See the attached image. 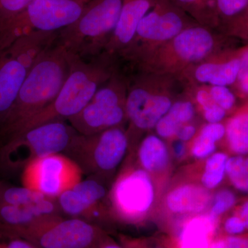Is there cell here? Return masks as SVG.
I'll list each match as a JSON object with an SVG mask.
<instances>
[{
  "mask_svg": "<svg viewBox=\"0 0 248 248\" xmlns=\"http://www.w3.org/2000/svg\"><path fill=\"white\" fill-rule=\"evenodd\" d=\"M56 200L60 212L71 218H79L98 225L97 222L102 221L104 217V208L92 203L73 187L65 191Z\"/></svg>",
  "mask_w": 248,
  "mask_h": 248,
  "instance_id": "ffe728a7",
  "label": "cell"
},
{
  "mask_svg": "<svg viewBox=\"0 0 248 248\" xmlns=\"http://www.w3.org/2000/svg\"><path fill=\"white\" fill-rule=\"evenodd\" d=\"M94 248H122V246H120V245L116 244L115 241H113V240H112L110 239V238H109L108 236V235L105 236V237L102 240V241H100V242L99 243V244H97V246H96Z\"/></svg>",
  "mask_w": 248,
  "mask_h": 248,
  "instance_id": "ab89813d",
  "label": "cell"
},
{
  "mask_svg": "<svg viewBox=\"0 0 248 248\" xmlns=\"http://www.w3.org/2000/svg\"><path fill=\"white\" fill-rule=\"evenodd\" d=\"M223 231L228 236H234L247 232L244 222L239 216L234 214L228 217L223 223Z\"/></svg>",
  "mask_w": 248,
  "mask_h": 248,
  "instance_id": "d590c367",
  "label": "cell"
},
{
  "mask_svg": "<svg viewBox=\"0 0 248 248\" xmlns=\"http://www.w3.org/2000/svg\"><path fill=\"white\" fill-rule=\"evenodd\" d=\"M186 149L184 142L179 141V140L175 142L174 143V146H173V152H174V155L178 159H181L185 155Z\"/></svg>",
  "mask_w": 248,
  "mask_h": 248,
  "instance_id": "60d3db41",
  "label": "cell"
},
{
  "mask_svg": "<svg viewBox=\"0 0 248 248\" xmlns=\"http://www.w3.org/2000/svg\"><path fill=\"white\" fill-rule=\"evenodd\" d=\"M218 26L241 14L248 6V0H215Z\"/></svg>",
  "mask_w": 248,
  "mask_h": 248,
  "instance_id": "f546056e",
  "label": "cell"
},
{
  "mask_svg": "<svg viewBox=\"0 0 248 248\" xmlns=\"http://www.w3.org/2000/svg\"><path fill=\"white\" fill-rule=\"evenodd\" d=\"M228 112L223 110L218 105L203 111L204 119L208 122V123H220L226 117Z\"/></svg>",
  "mask_w": 248,
  "mask_h": 248,
  "instance_id": "8d00e7d4",
  "label": "cell"
},
{
  "mask_svg": "<svg viewBox=\"0 0 248 248\" xmlns=\"http://www.w3.org/2000/svg\"><path fill=\"white\" fill-rule=\"evenodd\" d=\"M197 135V128L192 124H187L183 125L178 130L177 137L178 140L184 142L190 141L192 140Z\"/></svg>",
  "mask_w": 248,
  "mask_h": 248,
  "instance_id": "74e56055",
  "label": "cell"
},
{
  "mask_svg": "<svg viewBox=\"0 0 248 248\" xmlns=\"http://www.w3.org/2000/svg\"><path fill=\"white\" fill-rule=\"evenodd\" d=\"M129 141L122 126L85 135L77 133L63 152L83 173L102 182L120 166L126 154Z\"/></svg>",
  "mask_w": 248,
  "mask_h": 248,
  "instance_id": "30bf717a",
  "label": "cell"
},
{
  "mask_svg": "<svg viewBox=\"0 0 248 248\" xmlns=\"http://www.w3.org/2000/svg\"><path fill=\"white\" fill-rule=\"evenodd\" d=\"M82 170L63 153L42 156L31 161L22 169L23 186L57 199L82 180Z\"/></svg>",
  "mask_w": 248,
  "mask_h": 248,
  "instance_id": "4fadbf2b",
  "label": "cell"
},
{
  "mask_svg": "<svg viewBox=\"0 0 248 248\" xmlns=\"http://www.w3.org/2000/svg\"><path fill=\"white\" fill-rule=\"evenodd\" d=\"M91 0H33L19 14L0 19V53L33 31H59L73 24Z\"/></svg>",
  "mask_w": 248,
  "mask_h": 248,
  "instance_id": "52a82bcc",
  "label": "cell"
},
{
  "mask_svg": "<svg viewBox=\"0 0 248 248\" xmlns=\"http://www.w3.org/2000/svg\"><path fill=\"white\" fill-rule=\"evenodd\" d=\"M244 105L246 106V107H247L248 109V102L245 103Z\"/></svg>",
  "mask_w": 248,
  "mask_h": 248,
  "instance_id": "b9f144b4",
  "label": "cell"
},
{
  "mask_svg": "<svg viewBox=\"0 0 248 248\" xmlns=\"http://www.w3.org/2000/svg\"><path fill=\"white\" fill-rule=\"evenodd\" d=\"M77 133L65 121L30 129L0 145V168L8 172L17 171L42 156L63 153Z\"/></svg>",
  "mask_w": 248,
  "mask_h": 248,
  "instance_id": "9c48e42d",
  "label": "cell"
},
{
  "mask_svg": "<svg viewBox=\"0 0 248 248\" xmlns=\"http://www.w3.org/2000/svg\"><path fill=\"white\" fill-rule=\"evenodd\" d=\"M196 24L198 23L172 0H159L139 23L133 40L118 59L137 67L156 49Z\"/></svg>",
  "mask_w": 248,
  "mask_h": 248,
  "instance_id": "ba28073f",
  "label": "cell"
},
{
  "mask_svg": "<svg viewBox=\"0 0 248 248\" xmlns=\"http://www.w3.org/2000/svg\"><path fill=\"white\" fill-rule=\"evenodd\" d=\"M226 35L194 24L156 49L137 66L140 72L179 77L196 63L224 50Z\"/></svg>",
  "mask_w": 248,
  "mask_h": 248,
  "instance_id": "3957f363",
  "label": "cell"
},
{
  "mask_svg": "<svg viewBox=\"0 0 248 248\" xmlns=\"http://www.w3.org/2000/svg\"><path fill=\"white\" fill-rule=\"evenodd\" d=\"M217 228V218L212 215L193 217L182 227L179 248H210Z\"/></svg>",
  "mask_w": 248,
  "mask_h": 248,
  "instance_id": "d6986e66",
  "label": "cell"
},
{
  "mask_svg": "<svg viewBox=\"0 0 248 248\" xmlns=\"http://www.w3.org/2000/svg\"><path fill=\"white\" fill-rule=\"evenodd\" d=\"M236 196L232 191L228 189L218 191L214 197L210 215L218 218L232 208L236 203Z\"/></svg>",
  "mask_w": 248,
  "mask_h": 248,
  "instance_id": "1f68e13d",
  "label": "cell"
},
{
  "mask_svg": "<svg viewBox=\"0 0 248 248\" xmlns=\"http://www.w3.org/2000/svg\"><path fill=\"white\" fill-rule=\"evenodd\" d=\"M159 0H124L120 19L104 53L118 58L133 40L139 23Z\"/></svg>",
  "mask_w": 248,
  "mask_h": 248,
  "instance_id": "2e32d148",
  "label": "cell"
},
{
  "mask_svg": "<svg viewBox=\"0 0 248 248\" xmlns=\"http://www.w3.org/2000/svg\"><path fill=\"white\" fill-rule=\"evenodd\" d=\"M33 0H0V19L19 14Z\"/></svg>",
  "mask_w": 248,
  "mask_h": 248,
  "instance_id": "e575fe53",
  "label": "cell"
},
{
  "mask_svg": "<svg viewBox=\"0 0 248 248\" xmlns=\"http://www.w3.org/2000/svg\"><path fill=\"white\" fill-rule=\"evenodd\" d=\"M227 144L235 155H248V109L246 106L227 120L226 124Z\"/></svg>",
  "mask_w": 248,
  "mask_h": 248,
  "instance_id": "603a6c76",
  "label": "cell"
},
{
  "mask_svg": "<svg viewBox=\"0 0 248 248\" xmlns=\"http://www.w3.org/2000/svg\"><path fill=\"white\" fill-rule=\"evenodd\" d=\"M210 248H248V232L234 236L226 235L213 241Z\"/></svg>",
  "mask_w": 248,
  "mask_h": 248,
  "instance_id": "836d02e7",
  "label": "cell"
},
{
  "mask_svg": "<svg viewBox=\"0 0 248 248\" xmlns=\"http://www.w3.org/2000/svg\"><path fill=\"white\" fill-rule=\"evenodd\" d=\"M235 214L244 222L246 231L248 232V200L240 205Z\"/></svg>",
  "mask_w": 248,
  "mask_h": 248,
  "instance_id": "f35d334b",
  "label": "cell"
},
{
  "mask_svg": "<svg viewBox=\"0 0 248 248\" xmlns=\"http://www.w3.org/2000/svg\"><path fill=\"white\" fill-rule=\"evenodd\" d=\"M229 156L223 152L213 153L208 156L202 177L203 186L213 189L219 186L226 175V164Z\"/></svg>",
  "mask_w": 248,
  "mask_h": 248,
  "instance_id": "484cf974",
  "label": "cell"
},
{
  "mask_svg": "<svg viewBox=\"0 0 248 248\" xmlns=\"http://www.w3.org/2000/svg\"><path fill=\"white\" fill-rule=\"evenodd\" d=\"M241 66L239 74L231 89L237 99L248 102V44L240 48Z\"/></svg>",
  "mask_w": 248,
  "mask_h": 248,
  "instance_id": "f1b7e54d",
  "label": "cell"
},
{
  "mask_svg": "<svg viewBox=\"0 0 248 248\" xmlns=\"http://www.w3.org/2000/svg\"><path fill=\"white\" fill-rule=\"evenodd\" d=\"M220 27L227 37L236 38L248 44V6L241 14L223 23Z\"/></svg>",
  "mask_w": 248,
  "mask_h": 248,
  "instance_id": "83f0119b",
  "label": "cell"
},
{
  "mask_svg": "<svg viewBox=\"0 0 248 248\" xmlns=\"http://www.w3.org/2000/svg\"><path fill=\"white\" fill-rule=\"evenodd\" d=\"M138 158L142 169L147 172H160L169 164V153L161 138L149 135L140 143Z\"/></svg>",
  "mask_w": 248,
  "mask_h": 248,
  "instance_id": "7402d4cb",
  "label": "cell"
},
{
  "mask_svg": "<svg viewBox=\"0 0 248 248\" xmlns=\"http://www.w3.org/2000/svg\"><path fill=\"white\" fill-rule=\"evenodd\" d=\"M18 234L38 248H94L107 235L98 225L60 215L46 217Z\"/></svg>",
  "mask_w": 248,
  "mask_h": 248,
  "instance_id": "7c38bea8",
  "label": "cell"
},
{
  "mask_svg": "<svg viewBox=\"0 0 248 248\" xmlns=\"http://www.w3.org/2000/svg\"><path fill=\"white\" fill-rule=\"evenodd\" d=\"M123 2L91 0L76 22L59 31L57 43L84 59L104 53L120 19Z\"/></svg>",
  "mask_w": 248,
  "mask_h": 248,
  "instance_id": "277c9868",
  "label": "cell"
},
{
  "mask_svg": "<svg viewBox=\"0 0 248 248\" xmlns=\"http://www.w3.org/2000/svg\"><path fill=\"white\" fill-rule=\"evenodd\" d=\"M196 22L202 25L218 27L215 0H172Z\"/></svg>",
  "mask_w": 248,
  "mask_h": 248,
  "instance_id": "d4e9b609",
  "label": "cell"
},
{
  "mask_svg": "<svg viewBox=\"0 0 248 248\" xmlns=\"http://www.w3.org/2000/svg\"><path fill=\"white\" fill-rule=\"evenodd\" d=\"M195 115V108L192 101L187 99H179L173 103L172 107L155 125L158 136L170 139L175 137L183 125L189 124Z\"/></svg>",
  "mask_w": 248,
  "mask_h": 248,
  "instance_id": "44dd1931",
  "label": "cell"
},
{
  "mask_svg": "<svg viewBox=\"0 0 248 248\" xmlns=\"http://www.w3.org/2000/svg\"><path fill=\"white\" fill-rule=\"evenodd\" d=\"M68 57L69 73L58 96L48 107L21 124L6 141L35 127L66 121L79 113L119 68V59L106 53L88 60L68 52Z\"/></svg>",
  "mask_w": 248,
  "mask_h": 248,
  "instance_id": "6da1fadb",
  "label": "cell"
},
{
  "mask_svg": "<svg viewBox=\"0 0 248 248\" xmlns=\"http://www.w3.org/2000/svg\"><path fill=\"white\" fill-rule=\"evenodd\" d=\"M212 202L208 189L204 186L187 184L171 191L166 197V205L176 214L200 213Z\"/></svg>",
  "mask_w": 248,
  "mask_h": 248,
  "instance_id": "ac0fdd59",
  "label": "cell"
},
{
  "mask_svg": "<svg viewBox=\"0 0 248 248\" xmlns=\"http://www.w3.org/2000/svg\"><path fill=\"white\" fill-rule=\"evenodd\" d=\"M59 31H33L0 53V125L17 99L32 67L56 44Z\"/></svg>",
  "mask_w": 248,
  "mask_h": 248,
  "instance_id": "5b68a950",
  "label": "cell"
},
{
  "mask_svg": "<svg viewBox=\"0 0 248 248\" xmlns=\"http://www.w3.org/2000/svg\"><path fill=\"white\" fill-rule=\"evenodd\" d=\"M69 69L68 52L58 43L35 62L14 106L0 125V145L7 141L21 124L53 102Z\"/></svg>",
  "mask_w": 248,
  "mask_h": 248,
  "instance_id": "7a4b0ae2",
  "label": "cell"
},
{
  "mask_svg": "<svg viewBox=\"0 0 248 248\" xmlns=\"http://www.w3.org/2000/svg\"><path fill=\"white\" fill-rule=\"evenodd\" d=\"M226 135L225 124L208 123L204 125L196 135L191 148V153L197 159L208 157L215 153L217 143Z\"/></svg>",
  "mask_w": 248,
  "mask_h": 248,
  "instance_id": "cb8c5ba5",
  "label": "cell"
},
{
  "mask_svg": "<svg viewBox=\"0 0 248 248\" xmlns=\"http://www.w3.org/2000/svg\"><path fill=\"white\" fill-rule=\"evenodd\" d=\"M128 86V79L120 68H117L110 79L97 90L87 105L67 121L78 133L85 135L122 126L127 120L125 104Z\"/></svg>",
  "mask_w": 248,
  "mask_h": 248,
  "instance_id": "8fae6325",
  "label": "cell"
},
{
  "mask_svg": "<svg viewBox=\"0 0 248 248\" xmlns=\"http://www.w3.org/2000/svg\"></svg>",
  "mask_w": 248,
  "mask_h": 248,
  "instance_id": "7bdbcfd3",
  "label": "cell"
},
{
  "mask_svg": "<svg viewBox=\"0 0 248 248\" xmlns=\"http://www.w3.org/2000/svg\"><path fill=\"white\" fill-rule=\"evenodd\" d=\"M208 87L214 102L218 107L226 110L227 112H231L234 109L237 102V97L232 90L228 88V86L208 85Z\"/></svg>",
  "mask_w": 248,
  "mask_h": 248,
  "instance_id": "4dcf8cb0",
  "label": "cell"
},
{
  "mask_svg": "<svg viewBox=\"0 0 248 248\" xmlns=\"http://www.w3.org/2000/svg\"><path fill=\"white\" fill-rule=\"evenodd\" d=\"M226 175L232 185L248 195V155H234L228 158Z\"/></svg>",
  "mask_w": 248,
  "mask_h": 248,
  "instance_id": "4316f807",
  "label": "cell"
},
{
  "mask_svg": "<svg viewBox=\"0 0 248 248\" xmlns=\"http://www.w3.org/2000/svg\"><path fill=\"white\" fill-rule=\"evenodd\" d=\"M60 213L56 199L49 197L32 206L0 203V227L19 234L46 217Z\"/></svg>",
  "mask_w": 248,
  "mask_h": 248,
  "instance_id": "e0dca14e",
  "label": "cell"
},
{
  "mask_svg": "<svg viewBox=\"0 0 248 248\" xmlns=\"http://www.w3.org/2000/svg\"><path fill=\"white\" fill-rule=\"evenodd\" d=\"M178 77L140 72L128 80L125 112L130 130L154 128L175 102Z\"/></svg>",
  "mask_w": 248,
  "mask_h": 248,
  "instance_id": "8992f818",
  "label": "cell"
},
{
  "mask_svg": "<svg viewBox=\"0 0 248 248\" xmlns=\"http://www.w3.org/2000/svg\"><path fill=\"white\" fill-rule=\"evenodd\" d=\"M0 248H38L30 240L0 227Z\"/></svg>",
  "mask_w": 248,
  "mask_h": 248,
  "instance_id": "d6a6232c",
  "label": "cell"
},
{
  "mask_svg": "<svg viewBox=\"0 0 248 248\" xmlns=\"http://www.w3.org/2000/svg\"><path fill=\"white\" fill-rule=\"evenodd\" d=\"M155 188L148 173L143 169H128L112 186L110 202L113 213L121 221L138 223L154 203Z\"/></svg>",
  "mask_w": 248,
  "mask_h": 248,
  "instance_id": "5bb4252c",
  "label": "cell"
},
{
  "mask_svg": "<svg viewBox=\"0 0 248 248\" xmlns=\"http://www.w3.org/2000/svg\"><path fill=\"white\" fill-rule=\"evenodd\" d=\"M240 66V48H226L191 66L178 78L190 85L232 86Z\"/></svg>",
  "mask_w": 248,
  "mask_h": 248,
  "instance_id": "9a60e30c",
  "label": "cell"
}]
</instances>
